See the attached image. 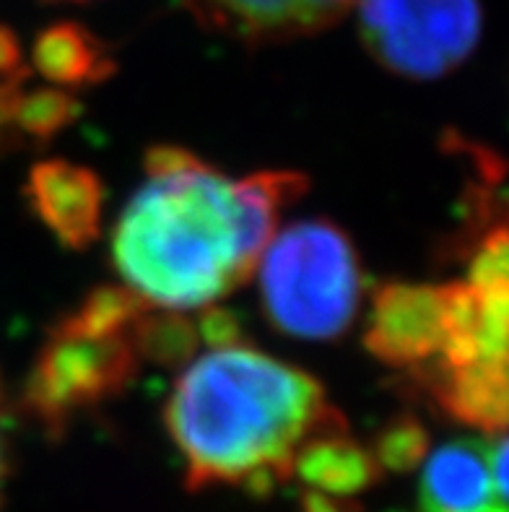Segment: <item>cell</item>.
Instances as JSON below:
<instances>
[{"label":"cell","instance_id":"20","mask_svg":"<svg viewBox=\"0 0 509 512\" xmlns=\"http://www.w3.org/2000/svg\"><path fill=\"white\" fill-rule=\"evenodd\" d=\"M8 471V403L0 383V494H3V481Z\"/></svg>","mask_w":509,"mask_h":512},{"label":"cell","instance_id":"21","mask_svg":"<svg viewBox=\"0 0 509 512\" xmlns=\"http://www.w3.org/2000/svg\"><path fill=\"white\" fill-rule=\"evenodd\" d=\"M16 97H19V94H8V91L0 89V136H3V130L11 125V110H13V102H16Z\"/></svg>","mask_w":509,"mask_h":512},{"label":"cell","instance_id":"13","mask_svg":"<svg viewBox=\"0 0 509 512\" xmlns=\"http://www.w3.org/2000/svg\"><path fill=\"white\" fill-rule=\"evenodd\" d=\"M130 336H133L138 357L162 364V367H180L190 362L200 346L198 323L185 315H177V310H164L156 315L146 310L136 320Z\"/></svg>","mask_w":509,"mask_h":512},{"label":"cell","instance_id":"1","mask_svg":"<svg viewBox=\"0 0 509 512\" xmlns=\"http://www.w3.org/2000/svg\"><path fill=\"white\" fill-rule=\"evenodd\" d=\"M190 489L234 484L271 492L291 479L310 437L346 427L323 385L252 346L200 354L177 377L164 409Z\"/></svg>","mask_w":509,"mask_h":512},{"label":"cell","instance_id":"19","mask_svg":"<svg viewBox=\"0 0 509 512\" xmlns=\"http://www.w3.org/2000/svg\"><path fill=\"white\" fill-rule=\"evenodd\" d=\"M302 512H356V507H348L346 500H341V497L307 492L302 497Z\"/></svg>","mask_w":509,"mask_h":512},{"label":"cell","instance_id":"8","mask_svg":"<svg viewBox=\"0 0 509 512\" xmlns=\"http://www.w3.org/2000/svg\"><path fill=\"white\" fill-rule=\"evenodd\" d=\"M26 198L37 219L68 250H86L102 229L104 188L89 167L50 159L34 164L26 182Z\"/></svg>","mask_w":509,"mask_h":512},{"label":"cell","instance_id":"3","mask_svg":"<svg viewBox=\"0 0 509 512\" xmlns=\"http://www.w3.org/2000/svg\"><path fill=\"white\" fill-rule=\"evenodd\" d=\"M260 263V297L278 331L328 341L348 331L364 276L354 242L323 219L299 221L268 242Z\"/></svg>","mask_w":509,"mask_h":512},{"label":"cell","instance_id":"2","mask_svg":"<svg viewBox=\"0 0 509 512\" xmlns=\"http://www.w3.org/2000/svg\"><path fill=\"white\" fill-rule=\"evenodd\" d=\"M146 172L112 234L117 273L149 305L206 310L260 263L247 245L237 188L180 146H154Z\"/></svg>","mask_w":509,"mask_h":512},{"label":"cell","instance_id":"7","mask_svg":"<svg viewBox=\"0 0 509 512\" xmlns=\"http://www.w3.org/2000/svg\"><path fill=\"white\" fill-rule=\"evenodd\" d=\"M507 505V440H455L426 458L419 512H489Z\"/></svg>","mask_w":509,"mask_h":512},{"label":"cell","instance_id":"10","mask_svg":"<svg viewBox=\"0 0 509 512\" xmlns=\"http://www.w3.org/2000/svg\"><path fill=\"white\" fill-rule=\"evenodd\" d=\"M413 375L434 396L450 419L499 435L507 427V362H473L447 370L426 362Z\"/></svg>","mask_w":509,"mask_h":512},{"label":"cell","instance_id":"4","mask_svg":"<svg viewBox=\"0 0 509 512\" xmlns=\"http://www.w3.org/2000/svg\"><path fill=\"white\" fill-rule=\"evenodd\" d=\"M130 331H89L68 315L52 325L21 396L47 435H63L73 416L120 396L136 380L141 357Z\"/></svg>","mask_w":509,"mask_h":512},{"label":"cell","instance_id":"9","mask_svg":"<svg viewBox=\"0 0 509 512\" xmlns=\"http://www.w3.org/2000/svg\"><path fill=\"white\" fill-rule=\"evenodd\" d=\"M216 32L245 42H284L310 37L336 24L356 0H187Z\"/></svg>","mask_w":509,"mask_h":512},{"label":"cell","instance_id":"16","mask_svg":"<svg viewBox=\"0 0 509 512\" xmlns=\"http://www.w3.org/2000/svg\"><path fill=\"white\" fill-rule=\"evenodd\" d=\"M507 229L497 227L486 234V240L473 250L468 266V284L478 292H489L499 286H509V258H507Z\"/></svg>","mask_w":509,"mask_h":512},{"label":"cell","instance_id":"5","mask_svg":"<svg viewBox=\"0 0 509 512\" xmlns=\"http://www.w3.org/2000/svg\"><path fill=\"white\" fill-rule=\"evenodd\" d=\"M356 6L367 50L406 78L447 76L481 37L478 0H356Z\"/></svg>","mask_w":509,"mask_h":512},{"label":"cell","instance_id":"14","mask_svg":"<svg viewBox=\"0 0 509 512\" xmlns=\"http://www.w3.org/2000/svg\"><path fill=\"white\" fill-rule=\"evenodd\" d=\"M78 99L65 89H37L13 102L11 125L34 141H50L78 117Z\"/></svg>","mask_w":509,"mask_h":512},{"label":"cell","instance_id":"18","mask_svg":"<svg viewBox=\"0 0 509 512\" xmlns=\"http://www.w3.org/2000/svg\"><path fill=\"white\" fill-rule=\"evenodd\" d=\"M200 341H206L211 349L216 346L237 344L239 338V323L229 310H219V307H206V312L198 320Z\"/></svg>","mask_w":509,"mask_h":512},{"label":"cell","instance_id":"15","mask_svg":"<svg viewBox=\"0 0 509 512\" xmlns=\"http://www.w3.org/2000/svg\"><path fill=\"white\" fill-rule=\"evenodd\" d=\"M426 448H429V437L424 424L416 422L413 416H400L382 429L372 455L380 471L406 474L424 461Z\"/></svg>","mask_w":509,"mask_h":512},{"label":"cell","instance_id":"11","mask_svg":"<svg viewBox=\"0 0 509 512\" xmlns=\"http://www.w3.org/2000/svg\"><path fill=\"white\" fill-rule=\"evenodd\" d=\"M380 474L382 471L374 455L361 448L359 442L348 435L346 427L328 429L310 437L299 448L294 458V471H291V476H299L310 487V492L341 497V500L369 489L380 479Z\"/></svg>","mask_w":509,"mask_h":512},{"label":"cell","instance_id":"12","mask_svg":"<svg viewBox=\"0 0 509 512\" xmlns=\"http://www.w3.org/2000/svg\"><path fill=\"white\" fill-rule=\"evenodd\" d=\"M32 58L34 68L47 81L65 89L104 84L117 71L107 45L78 24H55L45 29L34 42Z\"/></svg>","mask_w":509,"mask_h":512},{"label":"cell","instance_id":"6","mask_svg":"<svg viewBox=\"0 0 509 512\" xmlns=\"http://www.w3.org/2000/svg\"><path fill=\"white\" fill-rule=\"evenodd\" d=\"M445 341L442 286L382 284L372 297L364 346L395 370L432 362Z\"/></svg>","mask_w":509,"mask_h":512},{"label":"cell","instance_id":"17","mask_svg":"<svg viewBox=\"0 0 509 512\" xmlns=\"http://www.w3.org/2000/svg\"><path fill=\"white\" fill-rule=\"evenodd\" d=\"M29 68L21 55L19 39L8 32L6 26H0V89L8 94H21Z\"/></svg>","mask_w":509,"mask_h":512}]
</instances>
